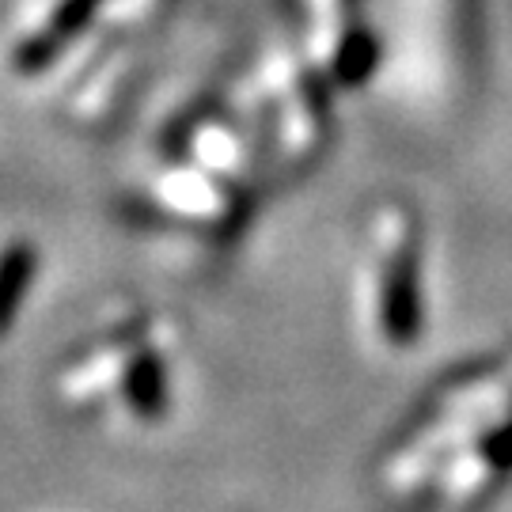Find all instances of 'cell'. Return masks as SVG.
Instances as JSON below:
<instances>
[{"label": "cell", "mask_w": 512, "mask_h": 512, "mask_svg": "<svg viewBox=\"0 0 512 512\" xmlns=\"http://www.w3.org/2000/svg\"><path fill=\"white\" fill-rule=\"evenodd\" d=\"M425 243L414 209L403 202L380 205L368 220L357 304L361 323L376 346L403 353L425 327V281H421Z\"/></svg>", "instance_id": "obj_1"}, {"label": "cell", "mask_w": 512, "mask_h": 512, "mask_svg": "<svg viewBox=\"0 0 512 512\" xmlns=\"http://www.w3.org/2000/svg\"><path fill=\"white\" fill-rule=\"evenodd\" d=\"M126 395L141 418H156L167 406V372L156 353H141L126 372Z\"/></svg>", "instance_id": "obj_2"}, {"label": "cell", "mask_w": 512, "mask_h": 512, "mask_svg": "<svg viewBox=\"0 0 512 512\" xmlns=\"http://www.w3.org/2000/svg\"><path fill=\"white\" fill-rule=\"evenodd\" d=\"M31 270H35V255L31 247H12L8 255L0 258V330L8 327V319L16 315L19 296L27 293L31 285Z\"/></svg>", "instance_id": "obj_3"}]
</instances>
